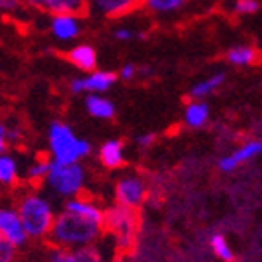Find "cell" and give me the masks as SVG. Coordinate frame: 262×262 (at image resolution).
Listing matches in <instances>:
<instances>
[{
    "label": "cell",
    "instance_id": "6da1fadb",
    "mask_svg": "<svg viewBox=\"0 0 262 262\" xmlns=\"http://www.w3.org/2000/svg\"><path fill=\"white\" fill-rule=\"evenodd\" d=\"M105 236V207L92 196L79 194L62 202L55 213L46 241L50 246L64 249L99 244Z\"/></svg>",
    "mask_w": 262,
    "mask_h": 262
},
{
    "label": "cell",
    "instance_id": "7a4b0ae2",
    "mask_svg": "<svg viewBox=\"0 0 262 262\" xmlns=\"http://www.w3.org/2000/svg\"><path fill=\"white\" fill-rule=\"evenodd\" d=\"M15 207L28 238L33 242L46 241L57 213L53 198L40 189L33 187L18 194V198L15 200Z\"/></svg>",
    "mask_w": 262,
    "mask_h": 262
},
{
    "label": "cell",
    "instance_id": "3957f363",
    "mask_svg": "<svg viewBox=\"0 0 262 262\" xmlns=\"http://www.w3.org/2000/svg\"><path fill=\"white\" fill-rule=\"evenodd\" d=\"M88 184V170L81 162L59 163L50 162L48 174L44 178L42 187L53 200H68L83 194Z\"/></svg>",
    "mask_w": 262,
    "mask_h": 262
},
{
    "label": "cell",
    "instance_id": "277c9868",
    "mask_svg": "<svg viewBox=\"0 0 262 262\" xmlns=\"http://www.w3.org/2000/svg\"><path fill=\"white\" fill-rule=\"evenodd\" d=\"M90 154H92L90 141L77 136V132L68 123L53 121L48 127V158L52 162H83Z\"/></svg>",
    "mask_w": 262,
    "mask_h": 262
},
{
    "label": "cell",
    "instance_id": "5b68a950",
    "mask_svg": "<svg viewBox=\"0 0 262 262\" xmlns=\"http://www.w3.org/2000/svg\"><path fill=\"white\" fill-rule=\"evenodd\" d=\"M105 235L110 238L114 251L118 255L134 249L140 235V214L138 211L114 204L105 209Z\"/></svg>",
    "mask_w": 262,
    "mask_h": 262
},
{
    "label": "cell",
    "instance_id": "8992f818",
    "mask_svg": "<svg viewBox=\"0 0 262 262\" xmlns=\"http://www.w3.org/2000/svg\"><path fill=\"white\" fill-rule=\"evenodd\" d=\"M147 196H149L147 180L138 172H125L119 176L116 185H114V200L118 206L140 211Z\"/></svg>",
    "mask_w": 262,
    "mask_h": 262
},
{
    "label": "cell",
    "instance_id": "52a82bcc",
    "mask_svg": "<svg viewBox=\"0 0 262 262\" xmlns=\"http://www.w3.org/2000/svg\"><path fill=\"white\" fill-rule=\"evenodd\" d=\"M48 33L61 44L77 42L83 35V15L55 13L48 15Z\"/></svg>",
    "mask_w": 262,
    "mask_h": 262
},
{
    "label": "cell",
    "instance_id": "ba28073f",
    "mask_svg": "<svg viewBox=\"0 0 262 262\" xmlns=\"http://www.w3.org/2000/svg\"><path fill=\"white\" fill-rule=\"evenodd\" d=\"M118 83V74L110 70L86 72L84 75H77L70 81V90L74 94H106Z\"/></svg>",
    "mask_w": 262,
    "mask_h": 262
},
{
    "label": "cell",
    "instance_id": "9c48e42d",
    "mask_svg": "<svg viewBox=\"0 0 262 262\" xmlns=\"http://www.w3.org/2000/svg\"><path fill=\"white\" fill-rule=\"evenodd\" d=\"M0 236L11 242L18 249L30 242L20 222V216L17 213V207L9 202H0Z\"/></svg>",
    "mask_w": 262,
    "mask_h": 262
},
{
    "label": "cell",
    "instance_id": "30bf717a",
    "mask_svg": "<svg viewBox=\"0 0 262 262\" xmlns=\"http://www.w3.org/2000/svg\"><path fill=\"white\" fill-rule=\"evenodd\" d=\"M260 152H262V141L258 138H249V140L242 141L241 145H236L229 154H224L220 158L219 160L220 172L231 174V172L241 169L242 165L253 162Z\"/></svg>",
    "mask_w": 262,
    "mask_h": 262
},
{
    "label": "cell",
    "instance_id": "8fae6325",
    "mask_svg": "<svg viewBox=\"0 0 262 262\" xmlns=\"http://www.w3.org/2000/svg\"><path fill=\"white\" fill-rule=\"evenodd\" d=\"M140 9V0H88L86 13L103 20H119Z\"/></svg>",
    "mask_w": 262,
    "mask_h": 262
},
{
    "label": "cell",
    "instance_id": "7c38bea8",
    "mask_svg": "<svg viewBox=\"0 0 262 262\" xmlns=\"http://www.w3.org/2000/svg\"><path fill=\"white\" fill-rule=\"evenodd\" d=\"M44 262H108L105 251L101 249L99 244L84 246V248L64 249L50 246L46 251Z\"/></svg>",
    "mask_w": 262,
    "mask_h": 262
},
{
    "label": "cell",
    "instance_id": "4fadbf2b",
    "mask_svg": "<svg viewBox=\"0 0 262 262\" xmlns=\"http://www.w3.org/2000/svg\"><path fill=\"white\" fill-rule=\"evenodd\" d=\"M66 61L74 68L86 74V72H92L97 68V52L90 42H75L66 53Z\"/></svg>",
    "mask_w": 262,
    "mask_h": 262
},
{
    "label": "cell",
    "instance_id": "5bb4252c",
    "mask_svg": "<svg viewBox=\"0 0 262 262\" xmlns=\"http://www.w3.org/2000/svg\"><path fill=\"white\" fill-rule=\"evenodd\" d=\"M127 158V149L125 143L118 138L106 140L99 149V162L106 169H121Z\"/></svg>",
    "mask_w": 262,
    "mask_h": 262
},
{
    "label": "cell",
    "instance_id": "9a60e30c",
    "mask_svg": "<svg viewBox=\"0 0 262 262\" xmlns=\"http://www.w3.org/2000/svg\"><path fill=\"white\" fill-rule=\"evenodd\" d=\"M260 53L253 44H235L226 52V61L235 68H251L258 64Z\"/></svg>",
    "mask_w": 262,
    "mask_h": 262
},
{
    "label": "cell",
    "instance_id": "2e32d148",
    "mask_svg": "<svg viewBox=\"0 0 262 262\" xmlns=\"http://www.w3.org/2000/svg\"><path fill=\"white\" fill-rule=\"evenodd\" d=\"M84 108L92 118L101 119V121H108L116 116V105L106 94H86Z\"/></svg>",
    "mask_w": 262,
    "mask_h": 262
},
{
    "label": "cell",
    "instance_id": "e0dca14e",
    "mask_svg": "<svg viewBox=\"0 0 262 262\" xmlns=\"http://www.w3.org/2000/svg\"><path fill=\"white\" fill-rule=\"evenodd\" d=\"M191 0H140V9L154 17H172L182 13Z\"/></svg>",
    "mask_w": 262,
    "mask_h": 262
},
{
    "label": "cell",
    "instance_id": "ac0fdd59",
    "mask_svg": "<svg viewBox=\"0 0 262 262\" xmlns=\"http://www.w3.org/2000/svg\"><path fill=\"white\" fill-rule=\"evenodd\" d=\"M211 108L206 99H189L184 108V123L189 128H204L209 123Z\"/></svg>",
    "mask_w": 262,
    "mask_h": 262
},
{
    "label": "cell",
    "instance_id": "d6986e66",
    "mask_svg": "<svg viewBox=\"0 0 262 262\" xmlns=\"http://www.w3.org/2000/svg\"><path fill=\"white\" fill-rule=\"evenodd\" d=\"M88 0H40V11L46 15L75 13L86 15Z\"/></svg>",
    "mask_w": 262,
    "mask_h": 262
},
{
    "label": "cell",
    "instance_id": "ffe728a7",
    "mask_svg": "<svg viewBox=\"0 0 262 262\" xmlns=\"http://www.w3.org/2000/svg\"><path fill=\"white\" fill-rule=\"evenodd\" d=\"M226 83V74L224 72H214V74L207 75L206 79L198 81L196 84H192L189 90L191 99H207L209 96L216 94Z\"/></svg>",
    "mask_w": 262,
    "mask_h": 262
},
{
    "label": "cell",
    "instance_id": "44dd1931",
    "mask_svg": "<svg viewBox=\"0 0 262 262\" xmlns=\"http://www.w3.org/2000/svg\"><path fill=\"white\" fill-rule=\"evenodd\" d=\"M20 182V163L11 152H0V185L15 187Z\"/></svg>",
    "mask_w": 262,
    "mask_h": 262
},
{
    "label": "cell",
    "instance_id": "7402d4cb",
    "mask_svg": "<svg viewBox=\"0 0 262 262\" xmlns=\"http://www.w3.org/2000/svg\"><path fill=\"white\" fill-rule=\"evenodd\" d=\"M209 248L213 251V255L219 258L220 262H235L236 253L233 246L229 244L227 236L224 233H213L209 236Z\"/></svg>",
    "mask_w": 262,
    "mask_h": 262
},
{
    "label": "cell",
    "instance_id": "603a6c76",
    "mask_svg": "<svg viewBox=\"0 0 262 262\" xmlns=\"http://www.w3.org/2000/svg\"><path fill=\"white\" fill-rule=\"evenodd\" d=\"M50 160L48 156L44 158H35V160H31L26 167V180L30 185H42L44 178L48 174V169H50Z\"/></svg>",
    "mask_w": 262,
    "mask_h": 262
},
{
    "label": "cell",
    "instance_id": "cb8c5ba5",
    "mask_svg": "<svg viewBox=\"0 0 262 262\" xmlns=\"http://www.w3.org/2000/svg\"><path fill=\"white\" fill-rule=\"evenodd\" d=\"M260 11V0H231V13L235 17H253Z\"/></svg>",
    "mask_w": 262,
    "mask_h": 262
},
{
    "label": "cell",
    "instance_id": "d4e9b609",
    "mask_svg": "<svg viewBox=\"0 0 262 262\" xmlns=\"http://www.w3.org/2000/svg\"><path fill=\"white\" fill-rule=\"evenodd\" d=\"M112 37H114V40H118V42H132L134 39H140V37H143V35L140 33L138 28L121 24V26L114 28Z\"/></svg>",
    "mask_w": 262,
    "mask_h": 262
},
{
    "label": "cell",
    "instance_id": "484cf974",
    "mask_svg": "<svg viewBox=\"0 0 262 262\" xmlns=\"http://www.w3.org/2000/svg\"><path fill=\"white\" fill-rule=\"evenodd\" d=\"M18 248L0 236V262H18Z\"/></svg>",
    "mask_w": 262,
    "mask_h": 262
},
{
    "label": "cell",
    "instance_id": "4316f807",
    "mask_svg": "<svg viewBox=\"0 0 262 262\" xmlns=\"http://www.w3.org/2000/svg\"><path fill=\"white\" fill-rule=\"evenodd\" d=\"M24 8L26 6L22 0H0V15H4V17H13V15L20 13Z\"/></svg>",
    "mask_w": 262,
    "mask_h": 262
},
{
    "label": "cell",
    "instance_id": "83f0119b",
    "mask_svg": "<svg viewBox=\"0 0 262 262\" xmlns=\"http://www.w3.org/2000/svg\"><path fill=\"white\" fill-rule=\"evenodd\" d=\"M136 77H138V66L134 62H125L119 68L118 79H121V81H134Z\"/></svg>",
    "mask_w": 262,
    "mask_h": 262
},
{
    "label": "cell",
    "instance_id": "f1b7e54d",
    "mask_svg": "<svg viewBox=\"0 0 262 262\" xmlns=\"http://www.w3.org/2000/svg\"><path fill=\"white\" fill-rule=\"evenodd\" d=\"M154 140H156V136L152 134V132H145V134H140L138 138H136V145L140 147V149H150L154 145Z\"/></svg>",
    "mask_w": 262,
    "mask_h": 262
},
{
    "label": "cell",
    "instance_id": "f546056e",
    "mask_svg": "<svg viewBox=\"0 0 262 262\" xmlns=\"http://www.w3.org/2000/svg\"><path fill=\"white\" fill-rule=\"evenodd\" d=\"M20 140H22V132L18 130L17 127H8V143H9V147H11V145L20 143Z\"/></svg>",
    "mask_w": 262,
    "mask_h": 262
},
{
    "label": "cell",
    "instance_id": "4dcf8cb0",
    "mask_svg": "<svg viewBox=\"0 0 262 262\" xmlns=\"http://www.w3.org/2000/svg\"><path fill=\"white\" fill-rule=\"evenodd\" d=\"M8 127L6 123H0V152H4L8 150L9 143H8Z\"/></svg>",
    "mask_w": 262,
    "mask_h": 262
},
{
    "label": "cell",
    "instance_id": "1f68e13d",
    "mask_svg": "<svg viewBox=\"0 0 262 262\" xmlns=\"http://www.w3.org/2000/svg\"><path fill=\"white\" fill-rule=\"evenodd\" d=\"M26 8H31V9H39L40 11V0H22Z\"/></svg>",
    "mask_w": 262,
    "mask_h": 262
},
{
    "label": "cell",
    "instance_id": "d6a6232c",
    "mask_svg": "<svg viewBox=\"0 0 262 262\" xmlns=\"http://www.w3.org/2000/svg\"><path fill=\"white\" fill-rule=\"evenodd\" d=\"M112 262H127V260H125V257H123V255H118V257L114 258Z\"/></svg>",
    "mask_w": 262,
    "mask_h": 262
}]
</instances>
